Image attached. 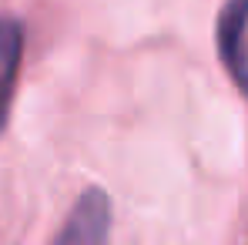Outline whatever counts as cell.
Masks as SVG:
<instances>
[{"instance_id":"obj_1","label":"cell","mask_w":248,"mask_h":245,"mask_svg":"<svg viewBox=\"0 0 248 245\" xmlns=\"http://www.w3.org/2000/svg\"><path fill=\"white\" fill-rule=\"evenodd\" d=\"M108 235H111V198L101 188H91L74 202L54 245H108Z\"/></svg>"},{"instance_id":"obj_2","label":"cell","mask_w":248,"mask_h":245,"mask_svg":"<svg viewBox=\"0 0 248 245\" xmlns=\"http://www.w3.org/2000/svg\"><path fill=\"white\" fill-rule=\"evenodd\" d=\"M245 31H248V0H228L225 10L218 14V54L228 67L235 84L248 94V47H245Z\"/></svg>"},{"instance_id":"obj_3","label":"cell","mask_w":248,"mask_h":245,"mask_svg":"<svg viewBox=\"0 0 248 245\" xmlns=\"http://www.w3.org/2000/svg\"><path fill=\"white\" fill-rule=\"evenodd\" d=\"M17 67H20V57H10V61H3V64H0V131H3L7 114H10V104H14Z\"/></svg>"},{"instance_id":"obj_4","label":"cell","mask_w":248,"mask_h":245,"mask_svg":"<svg viewBox=\"0 0 248 245\" xmlns=\"http://www.w3.org/2000/svg\"><path fill=\"white\" fill-rule=\"evenodd\" d=\"M24 54V27L10 17H0V64Z\"/></svg>"}]
</instances>
